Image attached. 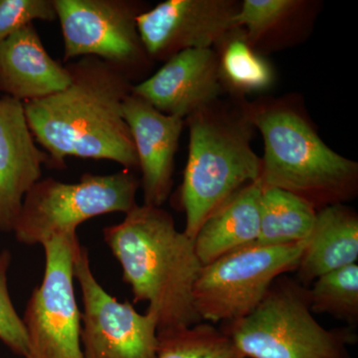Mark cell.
Wrapping results in <instances>:
<instances>
[{"label":"cell","instance_id":"obj_1","mask_svg":"<svg viewBox=\"0 0 358 358\" xmlns=\"http://www.w3.org/2000/svg\"><path fill=\"white\" fill-rule=\"evenodd\" d=\"M71 82L53 95L24 103L35 141L48 155L50 166L65 167L68 157L117 162L138 169L122 105L134 83L114 66L96 57L68 63Z\"/></svg>","mask_w":358,"mask_h":358},{"label":"cell","instance_id":"obj_2","mask_svg":"<svg viewBox=\"0 0 358 358\" xmlns=\"http://www.w3.org/2000/svg\"><path fill=\"white\" fill-rule=\"evenodd\" d=\"M103 239L121 265L134 303L145 301L157 317V334L201 322L193 307L200 263L194 242L178 230L162 207L136 205L121 223L103 229Z\"/></svg>","mask_w":358,"mask_h":358},{"label":"cell","instance_id":"obj_3","mask_svg":"<svg viewBox=\"0 0 358 358\" xmlns=\"http://www.w3.org/2000/svg\"><path fill=\"white\" fill-rule=\"evenodd\" d=\"M264 143L260 180L306 200L315 210L358 194V164L320 138L298 95L242 100Z\"/></svg>","mask_w":358,"mask_h":358},{"label":"cell","instance_id":"obj_4","mask_svg":"<svg viewBox=\"0 0 358 358\" xmlns=\"http://www.w3.org/2000/svg\"><path fill=\"white\" fill-rule=\"evenodd\" d=\"M242 100L222 96L185 120L189 148L180 203L185 213L183 232L192 240L223 202L260 179L262 162L252 147L257 131Z\"/></svg>","mask_w":358,"mask_h":358},{"label":"cell","instance_id":"obj_5","mask_svg":"<svg viewBox=\"0 0 358 358\" xmlns=\"http://www.w3.org/2000/svg\"><path fill=\"white\" fill-rule=\"evenodd\" d=\"M245 358H352L353 327L327 329L310 310L307 288L287 275L244 319L220 327Z\"/></svg>","mask_w":358,"mask_h":358},{"label":"cell","instance_id":"obj_6","mask_svg":"<svg viewBox=\"0 0 358 358\" xmlns=\"http://www.w3.org/2000/svg\"><path fill=\"white\" fill-rule=\"evenodd\" d=\"M140 187L141 179L128 169L108 176L85 173L76 183L41 178L25 195L13 232L28 246L76 234L78 226L96 216L133 210Z\"/></svg>","mask_w":358,"mask_h":358},{"label":"cell","instance_id":"obj_7","mask_svg":"<svg viewBox=\"0 0 358 358\" xmlns=\"http://www.w3.org/2000/svg\"><path fill=\"white\" fill-rule=\"evenodd\" d=\"M306 242L282 246L251 245L202 266L193 289L201 322L230 324L249 315L273 282L296 271Z\"/></svg>","mask_w":358,"mask_h":358},{"label":"cell","instance_id":"obj_8","mask_svg":"<svg viewBox=\"0 0 358 358\" xmlns=\"http://www.w3.org/2000/svg\"><path fill=\"white\" fill-rule=\"evenodd\" d=\"M64 42L65 62L96 57L136 81L154 62L138 34L145 4L134 0H54Z\"/></svg>","mask_w":358,"mask_h":358},{"label":"cell","instance_id":"obj_9","mask_svg":"<svg viewBox=\"0 0 358 358\" xmlns=\"http://www.w3.org/2000/svg\"><path fill=\"white\" fill-rule=\"evenodd\" d=\"M80 246L77 233L42 245L43 281L33 291L22 317L28 338L24 358H84L81 312L74 289V260Z\"/></svg>","mask_w":358,"mask_h":358},{"label":"cell","instance_id":"obj_10","mask_svg":"<svg viewBox=\"0 0 358 358\" xmlns=\"http://www.w3.org/2000/svg\"><path fill=\"white\" fill-rule=\"evenodd\" d=\"M74 278L83 299L81 345L84 358H155L157 317L136 312L129 301L110 296L93 274L89 252L80 246L74 260Z\"/></svg>","mask_w":358,"mask_h":358},{"label":"cell","instance_id":"obj_11","mask_svg":"<svg viewBox=\"0 0 358 358\" xmlns=\"http://www.w3.org/2000/svg\"><path fill=\"white\" fill-rule=\"evenodd\" d=\"M237 0H166L140 14L138 34L152 62L188 49L215 48L236 25Z\"/></svg>","mask_w":358,"mask_h":358},{"label":"cell","instance_id":"obj_12","mask_svg":"<svg viewBox=\"0 0 358 358\" xmlns=\"http://www.w3.org/2000/svg\"><path fill=\"white\" fill-rule=\"evenodd\" d=\"M131 93L164 114L185 120L225 96L216 52L212 48L179 52L154 75L134 84Z\"/></svg>","mask_w":358,"mask_h":358},{"label":"cell","instance_id":"obj_13","mask_svg":"<svg viewBox=\"0 0 358 358\" xmlns=\"http://www.w3.org/2000/svg\"><path fill=\"white\" fill-rule=\"evenodd\" d=\"M122 114L138 157L143 204L162 207L173 189L174 159L185 120L159 112L133 93L124 100Z\"/></svg>","mask_w":358,"mask_h":358},{"label":"cell","instance_id":"obj_14","mask_svg":"<svg viewBox=\"0 0 358 358\" xmlns=\"http://www.w3.org/2000/svg\"><path fill=\"white\" fill-rule=\"evenodd\" d=\"M26 120L24 103L0 96V231H13L23 199L50 166Z\"/></svg>","mask_w":358,"mask_h":358},{"label":"cell","instance_id":"obj_15","mask_svg":"<svg viewBox=\"0 0 358 358\" xmlns=\"http://www.w3.org/2000/svg\"><path fill=\"white\" fill-rule=\"evenodd\" d=\"M69 70L49 55L34 24L0 43V92L23 103L64 90Z\"/></svg>","mask_w":358,"mask_h":358},{"label":"cell","instance_id":"obj_16","mask_svg":"<svg viewBox=\"0 0 358 358\" xmlns=\"http://www.w3.org/2000/svg\"><path fill=\"white\" fill-rule=\"evenodd\" d=\"M358 261V215L346 204L324 207L315 224L298 267L296 282L308 288L322 275Z\"/></svg>","mask_w":358,"mask_h":358},{"label":"cell","instance_id":"obj_17","mask_svg":"<svg viewBox=\"0 0 358 358\" xmlns=\"http://www.w3.org/2000/svg\"><path fill=\"white\" fill-rule=\"evenodd\" d=\"M317 6L308 0H243L235 21L249 44L267 56L307 38Z\"/></svg>","mask_w":358,"mask_h":358},{"label":"cell","instance_id":"obj_18","mask_svg":"<svg viewBox=\"0 0 358 358\" xmlns=\"http://www.w3.org/2000/svg\"><path fill=\"white\" fill-rule=\"evenodd\" d=\"M261 192L259 179L240 188L205 220L193 240L202 266L257 243Z\"/></svg>","mask_w":358,"mask_h":358},{"label":"cell","instance_id":"obj_19","mask_svg":"<svg viewBox=\"0 0 358 358\" xmlns=\"http://www.w3.org/2000/svg\"><path fill=\"white\" fill-rule=\"evenodd\" d=\"M214 50L225 95L246 99L252 94L266 93L274 87V66L267 56L249 44L241 28L228 33Z\"/></svg>","mask_w":358,"mask_h":358},{"label":"cell","instance_id":"obj_20","mask_svg":"<svg viewBox=\"0 0 358 358\" xmlns=\"http://www.w3.org/2000/svg\"><path fill=\"white\" fill-rule=\"evenodd\" d=\"M317 212L293 193L262 185L260 234L256 245L282 246L307 241Z\"/></svg>","mask_w":358,"mask_h":358},{"label":"cell","instance_id":"obj_21","mask_svg":"<svg viewBox=\"0 0 358 358\" xmlns=\"http://www.w3.org/2000/svg\"><path fill=\"white\" fill-rule=\"evenodd\" d=\"M155 358H245L222 329L209 322L157 334Z\"/></svg>","mask_w":358,"mask_h":358},{"label":"cell","instance_id":"obj_22","mask_svg":"<svg viewBox=\"0 0 358 358\" xmlns=\"http://www.w3.org/2000/svg\"><path fill=\"white\" fill-rule=\"evenodd\" d=\"M310 310L327 313L355 327L358 322V265L322 275L307 288Z\"/></svg>","mask_w":358,"mask_h":358},{"label":"cell","instance_id":"obj_23","mask_svg":"<svg viewBox=\"0 0 358 358\" xmlns=\"http://www.w3.org/2000/svg\"><path fill=\"white\" fill-rule=\"evenodd\" d=\"M11 256L8 251L0 254V341L20 357L28 352V338L22 317L18 315L7 287V270Z\"/></svg>","mask_w":358,"mask_h":358},{"label":"cell","instance_id":"obj_24","mask_svg":"<svg viewBox=\"0 0 358 358\" xmlns=\"http://www.w3.org/2000/svg\"><path fill=\"white\" fill-rule=\"evenodd\" d=\"M37 20H57L54 0H0V43Z\"/></svg>","mask_w":358,"mask_h":358}]
</instances>
